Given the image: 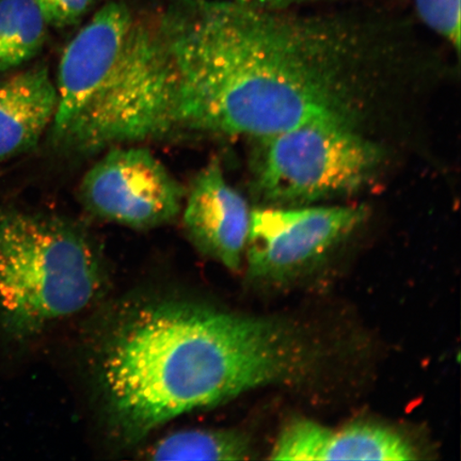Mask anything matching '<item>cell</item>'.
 Segmentation results:
<instances>
[{
	"instance_id": "1",
	"label": "cell",
	"mask_w": 461,
	"mask_h": 461,
	"mask_svg": "<svg viewBox=\"0 0 461 461\" xmlns=\"http://www.w3.org/2000/svg\"><path fill=\"white\" fill-rule=\"evenodd\" d=\"M230 0H184L166 33L169 113L181 135L253 140L310 124L370 134L409 72L350 23Z\"/></svg>"
},
{
	"instance_id": "2",
	"label": "cell",
	"mask_w": 461,
	"mask_h": 461,
	"mask_svg": "<svg viewBox=\"0 0 461 461\" xmlns=\"http://www.w3.org/2000/svg\"><path fill=\"white\" fill-rule=\"evenodd\" d=\"M315 362L316 350L284 321L160 302L109 337L99 376L112 428L131 445L183 414L302 382Z\"/></svg>"
},
{
	"instance_id": "3",
	"label": "cell",
	"mask_w": 461,
	"mask_h": 461,
	"mask_svg": "<svg viewBox=\"0 0 461 461\" xmlns=\"http://www.w3.org/2000/svg\"><path fill=\"white\" fill-rule=\"evenodd\" d=\"M103 286L95 248L59 218L0 210V322L31 337L82 312Z\"/></svg>"
},
{
	"instance_id": "4",
	"label": "cell",
	"mask_w": 461,
	"mask_h": 461,
	"mask_svg": "<svg viewBox=\"0 0 461 461\" xmlns=\"http://www.w3.org/2000/svg\"><path fill=\"white\" fill-rule=\"evenodd\" d=\"M255 141L253 187L262 205L351 197L377 180L385 160L376 138L341 125H303Z\"/></svg>"
},
{
	"instance_id": "5",
	"label": "cell",
	"mask_w": 461,
	"mask_h": 461,
	"mask_svg": "<svg viewBox=\"0 0 461 461\" xmlns=\"http://www.w3.org/2000/svg\"><path fill=\"white\" fill-rule=\"evenodd\" d=\"M367 217L366 206L259 205L251 210L245 258L251 278L291 279L338 246Z\"/></svg>"
},
{
	"instance_id": "6",
	"label": "cell",
	"mask_w": 461,
	"mask_h": 461,
	"mask_svg": "<svg viewBox=\"0 0 461 461\" xmlns=\"http://www.w3.org/2000/svg\"><path fill=\"white\" fill-rule=\"evenodd\" d=\"M79 199L92 214L121 226L149 230L175 221L186 192L146 148L117 146L86 173Z\"/></svg>"
},
{
	"instance_id": "7",
	"label": "cell",
	"mask_w": 461,
	"mask_h": 461,
	"mask_svg": "<svg viewBox=\"0 0 461 461\" xmlns=\"http://www.w3.org/2000/svg\"><path fill=\"white\" fill-rule=\"evenodd\" d=\"M134 15L123 2L104 5L63 51L56 79L55 143L100 94L122 53Z\"/></svg>"
},
{
	"instance_id": "8",
	"label": "cell",
	"mask_w": 461,
	"mask_h": 461,
	"mask_svg": "<svg viewBox=\"0 0 461 461\" xmlns=\"http://www.w3.org/2000/svg\"><path fill=\"white\" fill-rule=\"evenodd\" d=\"M186 195L182 214L189 240L202 255L238 272L251 215L244 195L230 185L217 159L198 173Z\"/></svg>"
},
{
	"instance_id": "9",
	"label": "cell",
	"mask_w": 461,
	"mask_h": 461,
	"mask_svg": "<svg viewBox=\"0 0 461 461\" xmlns=\"http://www.w3.org/2000/svg\"><path fill=\"white\" fill-rule=\"evenodd\" d=\"M418 449L400 432L375 424L326 428L308 419L293 420L272 451L274 460H417Z\"/></svg>"
},
{
	"instance_id": "10",
	"label": "cell",
	"mask_w": 461,
	"mask_h": 461,
	"mask_svg": "<svg viewBox=\"0 0 461 461\" xmlns=\"http://www.w3.org/2000/svg\"><path fill=\"white\" fill-rule=\"evenodd\" d=\"M56 108V84L45 65L0 78V163L37 147Z\"/></svg>"
},
{
	"instance_id": "11",
	"label": "cell",
	"mask_w": 461,
	"mask_h": 461,
	"mask_svg": "<svg viewBox=\"0 0 461 461\" xmlns=\"http://www.w3.org/2000/svg\"><path fill=\"white\" fill-rule=\"evenodd\" d=\"M48 24L34 0H0V77L36 57Z\"/></svg>"
},
{
	"instance_id": "12",
	"label": "cell",
	"mask_w": 461,
	"mask_h": 461,
	"mask_svg": "<svg viewBox=\"0 0 461 461\" xmlns=\"http://www.w3.org/2000/svg\"><path fill=\"white\" fill-rule=\"evenodd\" d=\"M253 454L249 438L230 429L173 432L149 451L152 460H247Z\"/></svg>"
},
{
	"instance_id": "13",
	"label": "cell",
	"mask_w": 461,
	"mask_h": 461,
	"mask_svg": "<svg viewBox=\"0 0 461 461\" xmlns=\"http://www.w3.org/2000/svg\"><path fill=\"white\" fill-rule=\"evenodd\" d=\"M419 17L459 53L461 0H413Z\"/></svg>"
},
{
	"instance_id": "14",
	"label": "cell",
	"mask_w": 461,
	"mask_h": 461,
	"mask_svg": "<svg viewBox=\"0 0 461 461\" xmlns=\"http://www.w3.org/2000/svg\"><path fill=\"white\" fill-rule=\"evenodd\" d=\"M46 24L66 28L77 24L88 13L95 0H34Z\"/></svg>"
},
{
	"instance_id": "15",
	"label": "cell",
	"mask_w": 461,
	"mask_h": 461,
	"mask_svg": "<svg viewBox=\"0 0 461 461\" xmlns=\"http://www.w3.org/2000/svg\"><path fill=\"white\" fill-rule=\"evenodd\" d=\"M230 2L267 10H287L294 5L308 3L310 0H230Z\"/></svg>"
}]
</instances>
